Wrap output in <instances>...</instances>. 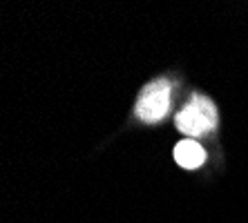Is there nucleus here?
<instances>
[{"instance_id":"obj_2","label":"nucleus","mask_w":248,"mask_h":223,"mask_svg":"<svg viewBox=\"0 0 248 223\" xmlns=\"http://www.w3.org/2000/svg\"><path fill=\"white\" fill-rule=\"evenodd\" d=\"M170 94H172V85L166 78H155L148 85H143L139 92L137 105H134L137 119L148 125L163 120L170 112Z\"/></svg>"},{"instance_id":"obj_3","label":"nucleus","mask_w":248,"mask_h":223,"mask_svg":"<svg viewBox=\"0 0 248 223\" xmlns=\"http://www.w3.org/2000/svg\"><path fill=\"white\" fill-rule=\"evenodd\" d=\"M174 161L184 170H197L206 161V149L197 143L195 138H184V141L174 145Z\"/></svg>"},{"instance_id":"obj_1","label":"nucleus","mask_w":248,"mask_h":223,"mask_svg":"<svg viewBox=\"0 0 248 223\" xmlns=\"http://www.w3.org/2000/svg\"><path fill=\"white\" fill-rule=\"evenodd\" d=\"M219 123V116H217V105L210 101L208 96L202 94H192L190 101L184 105L177 119H174V125L177 130L184 132L186 136L197 138L203 136V134H210L215 132Z\"/></svg>"}]
</instances>
